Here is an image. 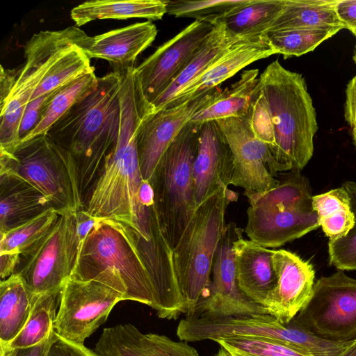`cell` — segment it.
Masks as SVG:
<instances>
[{"mask_svg":"<svg viewBox=\"0 0 356 356\" xmlns=\"http://www.w3.org/2000/svg\"><path fill=\"white\" fill-rule=\"evenodd\" d=\"M94 280L154 309L151 280L126 227L112 220L98 219L88 234L70 276Z\"/></svg>","mask_w":356,"mask_h":356,"instance_id":"cell-4","label":"cell"},{"mask_svg":"<svg viewBox=\"0 0 356 356\" xmlns=\"http://www.w3.org/2000/svg\"><path fill=\"white\" fill-rule=\"evenodd\" d=\"M75 212L60 213L51 229L19 256L14 274L35 295L61 289L73 273L79 251Z\"/></svg>","mask_w":356,"mask_h":356,"instance_id":"cell-10","label":"cell"},{"mask_svg":"<svg viewBox=\"0 0 356 356\" xmlns=\"http://www.w3.org/2000/svg\"><path fill=\"white\" fill-rule=\"evenodd\" d=\"M341 356H356V341Z\"/></svg>","mask_w":356,"mask_h":356,"instance_id":"cell-50","label":"cell"},{"mask_svg":"<svg viewBox=\"0 0 356 356\" xmlns=\"http://www.w3.org/2000/svg\"><path fill=\"white\" fill-rule=\"evenodd\" d=\"M51 207L50 201L26 181L0 173V233L16 227Z\"/></svg>","mask_w":356,"mask_h":356,"instance_id":"cell-23","label":"cell"},{"mask_svg":"<svg viewBox=\"0 0 356 356\" xmlns=\"http://www.w3.org/2000/svg\"><path fill=\"white\" fill-rule=\"evenodd\" d=\"M214 27L195 20L135 67V77L148 113L152 104L175 81Z\"/></svg>","mask_w":356,"mask_h":356,"instance_id":"cell-15","label":"cell"},{"mask_svg":"<svg viewBox=\"0 0 356 356\" xmlns=\"http://www.w3.org/2000/svg\"><path fill=\"white\" fill-rule=\"evenodd\" d=\"M284 0H249L235 8L221 22L236 37L264 34L280 15Z\"/></svg>","mask_w":356,"mask_h":356,"instance_id":"cell-29","label":"cell"},{"mask_svg":"<svg viewBox=\"0 0 356 356\" xmlns=\"http://www.w3.org/2000/svg\"><path fill=\"white\" fill-rule=\"evenodd\" d=\"M120 102L118 140L88 193L84 208L95 218L112 220L136 229L138 194L143 181L137 132L147 111L134 70L123 75Z\"/></svg>","mask_w":356,"mask_h":356,"instance_id":"cell-2","label":"cell"},{"mask_svg":"<svg viewBox=\"0 0 356 356\" xmlns=\"http://www.w3.org/2000/svg\"><path fill=\"white\" fill-rule=\"evenodd\" d=\"M345 120L351 128L356 129V75L348 82L346 89Z\"/></svg>","mask_w":356,"mask_h":356,"instance_id":"cell-44","label":"cell"},{"mask_svg":"<svg viewBox=\"0 0 356 356\" xmlns=\"http://www.w3.org/2000/svg\"><path fill=\"white\" fill-rule=\"evenodd\" d=\"M138 204L150 206L154 204V194L149 181L143 180L140 186L138 194Z\"/></svg>","mask_w":356,"mask_h":356,"instance_id":"cell-48","label":"cell"},{"mask_svg":"<svg viewBox=\"0 0 356 356\" xmlns=\"http://www.w3.org/2000/svg\"><path fill=\"white\" fill-rule=\"evenodd\" d=\"M352 33L355 35V36L356 38V29H355Z\"/></svg>","mask_w":356,"mask_h":356,"instance_id":"cell-54","label":"cell"},{"mask_svg":"<svg viewBox=\"0 0 356 356\" xmlns=\"http://www.w3.org/2000/svg\"><path fill=\"white\" fill-rule=\"evenodd\" d=\"M352 132V136H353V140L354 143V146L356 150V129L351 130Z\"/></svg>","mask_w":356,"mask_h":356,"instance_id":"cell-52","label":"cell"},{"mask_svg":"<svg viewBox=\"0 0 356 356\" xmlns=\"http://www.w3.org/2000/svg\"><path fill=\"white\" fill-rule=\"evenodd\" d=\"M213 356H234L227 348L222 346H220L218 351Z\"/></svg>","mask_w":356,"mask_h":356,"instance_id":"cell-51","label":"cell"},{"mask_svg":"<svg viewBox=\"0 0 356 356\" xmlns=\"http://www.w3.org/2000/svg\"><path fill=\"white\" fill-rule=\"evenodd\" d=\"M156 35L155 24L147 21L89 36L81 49L90 59L106 60L113 72L122 74L136 67L138 56L153 42Z\"/></svg>","mask_w":356,"mask_h":356,"instance_id":"cell-21","label":"cell"},{"mask_svg":"<svg viewBox=\"0 0 356 356\" xmlns=\"http://www.w3.org/2000/svg\"><path fill=\"white\" fill-rule=\"evenodd\" d=\"M256 88L266 101L274 137L271 153L279 172L300 171L313 156L318 131L316 110L304 76L276 60L260 74Z\"/></svg>","mask_w":356,"mask_h":356,"instance_id":"cell-3","label":"cell"},{"mask_svg":"<svg viewBox=\"0 0 356 356\" xmlns=\"http://www.w3.org/2000/svg\"><path fill=\"white\" fill-rule=\"evenodd\" d=\"M249 0H175L166 1V13L175 17L193 18L195 20L216 25L235 8Z\"/></svg>","mask_w":356,"mask_h":356,"instance_id":"cell-35","label":"cell"},{"mask_svg":"<svg viewBox=\"0 0 356 356\" xmlns=\"http://www.w3.org/2000/svg\"><path fill=\"white\" fill-rule=\"evenodd\" d=\"M342 186L346 191L349 196L351 211L354 214L356 222V182L345 181Z\"/></svg>","mask_w":356,"mask_h":356,"instance_id":"cell-49","label":"cell"},{"mask_svg":"<svg viewBox=\"0 0 356 356\" xmlns=\"http://www.w3.org/2000/svg\"><path fill=\"white\" fill-rule=\"evenodd\" d=\"M273 252L243 238L235 244L238 286L248 298L265 307L277 283Z\"/></svg>","mask_w":356,"mask_h":356,"instance_id":"cell-22","label":"cell"},{"mask_svg":"<svg viewBox=\"0 0 356 356\" xmlns=\"http://www.w3.org/2000/svg\"><path fill=\"white\" fill-rule=\"evenodd\" d=\"M243 38L244 37H236L229 33L222 22L216 24L212 33L175 81L152 104L149 113L163 108L186 86L206 71L235 42Z\"/></svg>","mask_w":356,"mask_h":356,"instance_id":"cell-24","label":"cell"},{"mask_svg":"<svg viewBox=\"0 0 356 356\" xmlns=\"http://www.w3.org/2000/svg\"><path fill=\"white\" fill-rule=\"evenodd\" d=\"M0 173L26 181L40 191L60 213L84 207L64 159L46 134L0 149Z\"/></svg>","mask_w":356,"mask_h":356,"instance_id":"cell-9","label":"cell"},{"mask_svg":"<svg viewBox=\"0 0 356 356\" xmlns=\"http://www.w3.org/2000/svg\"><path fill=\"white\" fill-rule=\"evenodd\" d=\"M335 8L344 29L351 32L356 29V0H337Z\"/></svg>","mask_w":356,"mask_h":356,"instance_id":"cell-42","label":"cell"},{"mask_svg":"<svg viewBox=\"0 0 356 356\" xmlns=\"http://www.w3.org/2000/svg\"><path fill=\"white\" fill-rule=\"evenodd\" d=\"M238 193L221 187L201 202L182 238L173 251V261L186 304V318L194 316L200 299L207 291L214 255L225 227L229 204Z\"/></svg>","mask_w":356,"mask_h":356,"instance_id":"cell-7","label":"cell"},{"mask_svg":"<svg viewBox=\"0 0 356 356\" xmlns=\"http://www.w3.org/2000/svg\"><path fill=\"white\" fill-rule=\"evenodd\" d=\"M243 232L234 222L225 225L213 258L212 280L193 317L268 314L265 307L248 298L237 284L235 244L243 238Z\"/></svg>","mask_w":356,"mask_h":356,"instance_id":"cell-13","label":"cell"},{"mask_svg":"<svg viewBox=\"0 0 356 356\" xmlns=\"http://www.w3.org/2000/svg\"><path fill=\"white\" fill-rule=\"evenodd\" d=\"M337 1L284 0V8L269 31L342 26L336 13Z\"/></svg>","mask_w":356,"mask_h":356,"instance_id":"cell-28","label":"cell"},{"mask_svg":"<svg viewBox=\"0 0 356 356\" xmlns=\"http://www.w3.org/2000/svg\"><path fill=\"white\" fill-rule=\"evenodd\" d=\"M57 90L29 102L19 128V143L35 127L46 103Z\"/></svg>","mask_w":356,"mask_h":356,"instance_id":"cell-41","label":"cell"},{"mask_svg":"<svg viewBox=\"0 0 356 356\" xmlns=\"http://www.w3.org/2000/svg\"><path fill=\"white\" fill-rule=\"evenodd\" d=\"M50 339L51 337L39 344L27 348H1L0 356H46Z\"/></svg>","mask_w":356,"mask_h":356,"instance_id":"cell-45","label":"cell"},{"mask_svg":"<svg viewBox=\"0 0 356 356\" xmlns=\"http://www.w3.org/2000/svg\"><path fill=\"white\" fill-rule=\"evenodd\" d=\"M122 300H125L124 296L106 285L70 277L62 287L54 330L60 336L83 344Z\"/></svg>","mask_w":356,"mask_h":356,"instance_id":"cell-14","label":"cell"},{"mask_svg":"<svg viewBox=\"0 0 356 356\" xmlns=\"http://www.w3.org/2000/svg\"><path fill=\"white\" fill-rule=\"evenodd\" d=\"M275 54L276 51L265 33L244 37L235 42L163 108L179 106L217 88L247 65Z\"/></svg>","mask_w":356,"mask_h":356,"instance_id":"cell-20","label":"cell"},{"mask_svg":"<svg viewBox=\"0 0 356 356\" xmlns=\"http://www.w3.org/2000/svg\"><path fill=\"white\" fill-rule=\"evenodd\" d=\"M222 90L215 88L177 106L145 115L137 132V149L143 180L148 181L162 155L193 115L214 102Z\"/></svg>","mask_w":356,"mask_h":356,"instance_id":"cell-17","label":"cell"},{"mask_svg":"<svg viewBox=\"0 0 356 356\" xmlns=\"http://www.w3.org/2000/svg\"><path fill=\"white\" fill-rule=\"evenodd\" d=\"M98 79L93 71L58 90L46 103L35 127L19 143L46 134L50 127L74 104L95 90Z\"/></svg>","mask_w":356,"mask_h":356,"instance_id":"cell-30","label":"cell"},{"mask_svg":"<svg viewBox=\"0 0 356 356\" xmlns=\"http://www.w3.org/2000/svg\"><path fill=\"white\" fill-rule=\"evenodd\" d=\"M295 318L314 335L332 342L356 340V279L343 270L321 277Z\"/></svg>","mask_w":356,"mask_h":356,"instance_id":"cell-12","label":"cell"},{"mask_svg":"<svg viewBox=\"0 0 356 356\" xmlns=\"http://www.w3.org/2000/svg\"><path fill=\"white\" fill-rule=\"evenodd\" d=\"M273 262L277 283L266 307L268 314L282 323H288L308 302L314 285L315 270L308 261L283 249L273 250Z\"/></svg>","mask_w":356,"mask_h":356,"instance_id":"cell-18","label":"cell"},{"mask_svg":"<svg viewBox=\"0 0 356 356\" xmlns=\"http://www.w3.org/2000/svg\"><path fill=\"white\" fill-rule=\"evenodd\" d=\"M46 356H95L83 344L70 341L53 331Z\"/></svg>","mask_w":356,"mask_h":356,"instance_id":"cell-40","label":"cell"},{"mask_svg":"<svg viewBox=\"0 0 356 356\" xmlns=\"http://www.w3.org/2000/svg\"><path fill=\"white\" fill-rule=\"evenodd\" d=\"M19 260V255L0 253L1 281L8 278L15 273Z\"/></svg>","mask_w":356,"mask_h":356,"instance_id":"cell-47","label":"cell"},{"mask_svg":"<svg viewBox=\"0 0 356 356\" xmlns=\"http://www.w3.org/2000/svg\"><path fill=\"white\" fill-rule=\"evenodd\" d=\"M232 149L234 172L231 184L262 192L280 183L279 170L269 147L254 136L247 117L216 120Z\"/></svg>","mask_w":356,"mask_h":356,"instance_id":"cell-16","label":"cell"},{"mask_svg":"<svg viewBox=\"0 0 356 356\" xmlns=\"http://www.w3.org/2000/svg\"><path fill=\"white\" fill-rule=\"evenodd\" d=\"M312 207L318 220L351 210L349 196L343 186L313 196Z\"/></svg>","mask_w":356,"mask_h":356,"instance_id":"cell-38","label":"cell"},{"mask_svg":"<svg viewBox=\"0 0 356 356\" xmlns=\"http://www.w3.org/2000/svg\"><path fill=\"white\" fill-rule=\"evenodd\" d=\"M353 60L356 65V45H355V53H354V56H353Z\"/></svg>","mask_w":356,"mask_h":356,"instance_id":"cell-53","label":"cell"},{"mask_svg":"<svg viewBox=\"0 0 356 356\" xmlns=\"http://www.w3.org/2000/svg\"><path fill=\"white\" fill-rule=\"evenodd\" d=\"M88 35L78 26L34 34L24 47L25 62L7 99L0 103V149L19 143V128L26 106L50 68L74 46L81 49Z\"/></svg>","mask_w":356,"mask_h":356,"instance_id":"cell-8","label":"cell"},{"mask_svg":"<svg viewBox=\"0 0 356 356\" xmlns=\"http://www.w3.org/2000/svg\"><path fill=\"white\" fill-rule=\"evenodd\" d=\"M75 218L79 254L88 234L98 219L92 217L85 208L77 210L75 212Z\"/></svg>","mask_w":356,"mask_h":356,"instance_id":"cell-43","label":"cell"},{"mask_svg":"<svg viewBox=\"0 0 356 356\" xmlns=\"http://www.w3.org/2000/svg\"><path fill=\"white\" fill-rule=\"evenodd\" d=\"M59 215L51 207L31 220L0 233V253L24 254L51 229Z\"/></svg>","mask_w":356,"mask_h":356,"instance_id":"cell-33","label":"cell"},{"mask_svg":"<svg viewBox=\"0 0 356 356\" xmlns=\"http://www.w3.org/2000/svg\"><path fill=\"white\" fill-rule=\"evenodd\" d=\"M137 229L126 227L148 272L154 309L161 318L177 319L186 313L173 261V251L163 236L154 209L138 205Z\"/></svg>","mask_w":356,"mask_h":356,"instance_id":"cell-11","label":"cell"},{"mask_svg":"<svg viewBox=\"0 0 356 356\" xmlns=\"http://www.w3.org/2000/svg\"><path fill=\"white\" fill-rule=\"evenodd\" d=\"M166 13V1L97 0L85 1L73 8L70 17L76 26H81L96 19L145 18L161 19Z\"/></svg>","mask_w":356,"mask_h":356,"instance_id":"cell-25","label":"cell"},{"mask_svg":"<svg viewBox=\"0 0 356 356\" xmlns=\"http://www.w3.org/2000/svg\"><path fill=\"white\" fill-rule=\"evenodd\" d=\"M319 222L329 241H335L348 234L355 225V219L352 211L348 210L320 219Z\"/></svg>","mask_w":356,"mask_h":356,"instance_id":"cell-39","label":"cell"},{"mask_svg":"<svg viewBox=\"0 0 356 356\" xmlns=\"http://www.w3.org/2000/svg\"><path fill=\"white\" fill-rule=\"evenodd\" d=\"M258 74V69L243 71L237 81L222 90L214 102L195 113L191 121L202 124L228 118L245 117Z\"/></svg>","mask_w":356,"mask_h":356,"instance_id":"cell-27","label":"cell"},{"mask_svg":"<svg viewBox=\"0 0 356 356\" xmlns=\"http://www.w3.org/2000/svg\"><path fill=\"white\" fill-rule=\"evenodd\" d=\"M93 71L90 59L80 47L74 46L50 68L30 102L54 92L78 77Z\"/></svg>","mask_w":356,"mask_h":356,"instance_id":"cell-34","label":"cell"},{"mask_svg":"<svg viewBox=\"0 0 356 356\" xmlns=\"http://www.w3.org/2000/svg\"><path fill=\"white\" fill-rule=\"evenodd\" d=\"M234 172V156L218 122L202 123L193 164L197 207L220 188L228 187Z\"/></svg>","mask_w":356,"mask_h":356,"instance_id":"cell-19","label":"cell"},{"mask_svg":"<svg viewBox=\"0 0 356 356\" xmlns=\"http://www.w3.org/2000/svg\"><path fill=\"white\" fill-rule=\"evenodd\" d=\"M202 124L188 122L166 149L148 180L162 233L174 251L188 227L197 204L193 164Z\"/></svg>","mask_w":356,"mask_h":356,"instance_id":"cell-6","label":"cell"},{"mask_svg":"<svg viewBox=\"0 0 356 356\" xmlns=\"http://www.w3.org/2000/svg\"><path fill=\"white\" fill-rule=\"evenodd\" d=\"M234 356H307L273 341L243 337L215 341Z\"/></svg>","mask_w":356,"mask_h":356,"instance_id":"cell-36","label":"cell"},{"mask_svg":"<svg viewBox=\"0 0 356 356\" xmlns=\"http://www.w3.org/2000/svg\"><path fill=\"white\" fill-rule=\"evenodd\" d=\"M328 252L330 263L337 269L356 270V222L346 236L329 241Z\"/></svg>","mask_w":356,"mask_h":356,"instance_id":"cell-37","label":"cell"},{"mask_svg":"<svg viewBox=\"0 0 356 356\" xmlns=\"http://www.w3.org/2000/svg\"><path fill=\"white\" fill-rule=\"evenodd\" d=\"M18 67L6 69L1 65L0 72V103L4 102L10 95L17 79Z\"/></svg>","mask_w":356,"mask_h":356,"instance_id":"cell-46","label":"cell"},{"mask_svg":"<svg viewBox=\"0 0 356 356\" xmlns=\"http://www.w3.org/2000/svg\"><path fill=\"white\" fill-rule=\"evenodd\" d=\"M36 296L17 274L1 281L0 347L7 346L23 329Z\"/></svg>","mask_w":356,"mask_h":356,"instance_id":"cell-26","label":"cell"},{"mask_svg":"<svg viewBox=\"0 0 356 356\" xmlns=\"http://www.w3.org/2000/svg\"><path fill=\"white\" fill-rule=\"evenodd\" d=\"M343 29L342 26L297 28L268 31L265 34L277 54L287 58L312 51Z\"/></svg>","mask_w":356,"mask_h":356,"instance_id":"cell-32","label":"cell"},{"mask_svg":"<svg viewBox=\"0 0 356 356\" xmlns=\"http://www.w3.org/2000/svg\"><path fill=\"white\" fill-rule=\"evenodd\" d=\"M244 195L250 204L244 232L261 246L278 248L320 227L309 181L299 170H292L271 189L245 190Z\"/></svg>","mask_w":356,"mask_h":356,"instance_id":"cell-5","label":"cell"},{"mask_svg":"<svg viewBox=\"0 0 356 356\" xmlns=\"http://www.w3.org/2000/svg\"><path fill=\"white\" fill-rule=\"evenodd\" d=\"M122 79L123 73L113 71L99 78L95 90L74 104L46 134L66 162L83 207L118 140Z\"/></svg>","mask_w":356,"mask_h":356,"instance_id":"cell-1","label":"cell"},{"mask_svg":"<svg viewBox=\"0 0 356 356\" xmlns=\"http://www.w3.org/2000/svg\"><path fill=\"white\" fill-rule=\"evenodd\" d=\"M61 290L62 288L37 295L23 329L10 343L0 348H27L48 339L54 330Z\"/></svg>","mask_w":356,"mask_h":356,"instance_id":"cell-31","label":"cell"}]
</instances>
